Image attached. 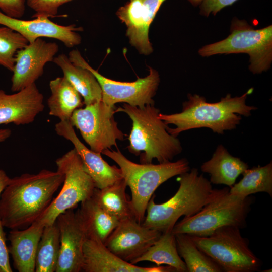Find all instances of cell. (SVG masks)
<instances>
[{"label": "cell", "mask_w": 272, "mask_h": 272, "mask_svg": "<svg viewBox=\"0 0 272 272\" xmlns=\"http://www.w3.org/2000/svg\"><path fill=\"white\" fill-rule=\"evenodd\" d=\"M165 1L129 0L116 12L117 18L126 26V36L129 43L140 54L148 55L153 51L149 40V28Z\"/></svg>", "instance_id": "obj_12"}, {"label": "cell", "mask_w": 272, "mask_h": 272, "mask_svg": "<svg viewBox=\"0 0 272 272\" xmlns=\"http://www.w3.org/2000/svg\"><path fill=\"white\" fill-rule=\"evenodd\" d=\"M44 226L37 221L24 230L11 229L8 239L9 253L19 272H34L37 250Z\"/></svg>", "instance_id": "obj_20"}, {"label": "cell", "mask_w": 272, "mask_h": 272, "mask_svg": "<svg viewBox=\"0 0 272 272\" xmlns=\"http://www.w3.org/2000/svg\"><path fill=\"white\" fill-rule=\"evenodd\" d=\"M0 218V272H12L6 244V237Z\"/></svg>", "instance_id": "obj_34"}, {"label": "cell", "mask_w": 272, "mask_h": 272, "mask_svg": "<svg viewBox=\"0 0 272 272\" xmlns=\"http://www.w3.org/2000/svg\"><path fill=\"white\" fill-rule=\"evenodd\" d=\"M53 62L61 69L63 76L81 95L85 105L102 100L101 88L90 71L73 64L64 54L54 57Z\"/></svg>", "instance_id": "obj_23"}, {"label": "cell", "mask_w": 272, "mask_h": 272, "mask_svg": "<svg viewBox=\"0 0 272 272\" xmlns=\"http://www.w3.org/2000/svg\"><path fill=\"white\" fill-rule=\"evenodd\" d=\"M0 24L19 33L29 43H33L39 38L48 37L60 41L69 48L81 43V37L76 32L83 31L82 27H76L75 24L59 25L47 17H36L25 20L9 17L1 11Z\"/></svg>", "instance_id": "obj_16"}, {"label": "cell", "mask_w": 272, "mask_h": 272, "mask_svg": "<svg viewBox=\"0 0 272 272\" xmlns=\"http://www.w3.org/2000/svg\"><path fill=\"white\" fill-rule=\"evenodd\" d=\"M177 249L188 272H221L222 268L196 245L190 235H175Z\"/></svg>", "instance_id": "obj_28"}, {"label": "cell", "mask_w": 272, "mask_h": 272, "mask_svg": "<svg viewBox=\"0 0 272 272\" xmlns=\"http://www.w3.org/2000/svg\"><path fill=\"white\" fill-rule=\"evenodd\" d=\"M49 87V114L60 121L69 120L73 112L84 105L81 95L64 76L51 80Z\"/></svg>", "instance_id": "obj_24"}, {"label": "cell", "mask_w": 272, "mask_h": 272, "mask_svg": "<svg viewBox=\"0 0 272 272\" xmlns=\"http://www.w3.org/2000/svg\"><path fill=\"white\" fill-rule=\"evenodd\" d=\"M161 234L139 223L134 218H126L119 221L104 244L115 255L130 263L143 254Z\"/></svg>", "instance_id": "obj_13"}, {"label": "cell", "mask_w": 272, "mask_h": 272, "mask_svg": "<svg viewBox=\"0 0 272 272\" xmlns=\"http://www.w3.org/2000/svg\"><path fill=\"white\" fill-rule=\"evenodd\" d=\"M28 43L20 34L0 24V65L12 72L17 52Z\"/></svg>", "instance_id": "obj_30"}, {"label": "cell", "mask_w": 272, "mask_h": 272, "mask_svg": "<svg viewBox=\"0 0 272 272\" xmlns=\"http://www.w3.org/2000/svg\"><path fill=\"white\" fill-rule=\"evenodd\" d=\"M11 130L9 128L0 129V142H3L10 137Z\"/></svg>", "instance_id": "obj_36"}, {"label": "cell", "mask_w": 272, "mask_h": 272, "mask_svg": "<svg viewBox=\"0 0 272 272\" xmlns=\"http://www.w3.org/2000/svg\"><path fill=\"white\" fill-rule=\"evenodd\" d=\"M252 91L251 88L242 95L234 97L228 94L215 103L207 102L203 96L189 94L188 100L183 103L180 112L160 113L159 117L166 124L175 126V128H167V131L175 137L184 131L203 127L223 134L225 130L236 128L240 123L241 115L249 116L251 111L257 109L246 103L248 95Z\"/></svg>", "instance_id": "obj_2"}, {"label": "cell", "mask_w": 272, "mask_h": 272, "mask_svg": "<svg viewBox=\"0 0 272 272\" xmlns=\"http://www.w3.org/2000/svg\"><path fill=\"white\" fill-rule=\"evenodd\" d=\"M64 179L61 172L46 169L11 178L0 196L4 227L20 229L36 221L49 207Z\"/></svg>", "instance_id": "obj_1"}, {"label": "cell", "mask_w": 272, "mask_h": 272, "mask_svg": "<svg viewBox=\"0 0 272 272\" xmlns=\"http://www.w3.org/2000/svg\"><path fill=\"white\" fill-rule=\"evenodd\" d=\"M179 176L177 178L179 188L168 200L156 203L155 196H152L147 207L143 225L162 233L171 232L181 216L194 215L229 189H213L210 181L195 168Z\"/></svg>", "instance_id": "obj_3"}, {"label": "cell", "mask_w": 272, "mask_h": 272, "mask_svg": "<svg viewBox=\"0 0 272 272\" xmlns=\"http://www.w3.org/2000/svg\"><path fill=\"white\" fill-rule=\"evenodd\" d=\"M43 95L35 83L13 94L0 90V124L32 123L44 108Z\"/></svg>", "instance_id": "obj_18"}, {"label": "cell", "mask_w": 272, "mask_h": 272, "mask_svg": "<svg viewBox=\"0 0 272 272\" xmlns=\"http://www.w3.org/2000/svg\"><path fill=\"white\" fill-rule=\"evenodd\" d=\"M101 154L119 167L123 178L131 192V202L136 221L143 222L148 202L157 188L170 178L190 170L185 158L158 164H138L128 159L117 148L106 149Z\"/></svg>", "instance_id": "obj_5"}, {"label": "cell", "mask_w": 272, "mask_h": 272, "mask_svg": "<svg viewBox=\"0 0 272 272\" xmlns=\"http://www.w3.org/2000/svg\"><path fill=\"white\" fill-rule=\"evenodd\" d=\"M68 57L73 64L87 69L94 75L102 89V101L106 104L114 107L117 103H124L139 107L154 104L153 97L160 81L155 69L148 66L149 74L146 77L131 82H120L102 75L88 64L77 49L71 51Z\"/></svg>", "instance_id": "obj_10"}, {"label": "cell", "mask_w": 272, "mask_h": 272, "mask_svg": "<svg viewBox=\"0 0 272 272\" xmlns=\"http://www.w3.org/2000/svg\"><path fill=\"white\" fill-rule=\"evenodd\" d=\"M86 238L104 243L119 220L102 208L91 196L81 202L76 211Z\"/></svg>", "instance_id": "obj_22"}, {"label": "cell", "mask_w": 272, "mask_h": 272, "mask_svg": "<svg viewBox=\"0 0 272 272\" xmlns=\"http://www.w3.org/2000/svg\"><path fill=\"white\" fill-rule=\"evenodd\" d=\"M55 163L57 170L64 174V179L58 195L36 220L44 227L53 224L60 214L90 198L96 188L75 148L57 159Z\"/></svg>", "instance_id": "obj_9"}, {"label": "cell", "mask_w": 272, "mask_h": 272, "mask_svg": "<svg viewBox=\"0 0 272 272\" xmlns=\"http://www.w3.org/2000/svg\"><path fill=\"white\" fill-rule=\"evenodd\" d=\"M25 0H0V10L5 15L20 19L25 9Z\"/></svg>", "instance_id": "obj_32"}, {"label": "cell", "mask_w": 272, "mask_h": 272, "mask_svg": "<svg viewBox=\"0 0 272 272\" xmlns=\"http://www.w3.org/2000/svg\"><path fill=\"white\" fill-rule=\"evenodd\" d=\"M247 168V163L231 155L222 145H218L212 158L201 166V170L210 175L211 183L224 184L230 188Z\"/></svg>", "instance_id": "obj_21"}, {"label": "cell", "mask_w": 272, "mask_h": 272, "mask_svg": "<svg viewBox=\"0 0 272 272\" xmlns=\"http://www.w3.org/2000/svg\"><path fill=\"white\" fill-rule=\"evenodd\" d=\"M252 202L250 197L232 194L229 189L196 214L184 217L175 225L171 232L205 237L224 226L243 228Z\"/></svg>", "instance_id": "obj_7"}, {"label": "cell", "mask_w": 272, "mask_h": 272, "mask_svg": "<svg viewBox=\"0 0 272 272\" xmlns=\"http://www.w3.org/2000/svg\"><path fill=\"white\" fill-rule=\"evenodd\" d=\"M143 261L151 262L157 266L166 264L174 268L176 272H187L186 265L177 249L175 236L171 232L162 233L143 254L130 263L135 264Z\"/></svg>", "instance_id": "obj_26"}, {"label": "cell", "mask_w": 272, "mask_h": 272, "mask_svg": "<svg viewBox=\"0 0 272 272\" xmlns=\"http://www.w3.org/2000/svg\"><path fill=\"white\" fill-rule=\"evenodd\" d=\"M116 108L101 100L76 109L71 116V124L80 131L93 151L101 154L106 149L117 147V141L124 140L125 134L114 118Z\"/></svg>", "instance_id": "obj_11"}, {"label": "cell", "mask_w": 272, "mask_h": 272, "mask_svg": "<svg viewBox=\"0 0 272 272\" xmlns=\"http://www.w3.org/2000/svg\"><path fill=\"white\" fill-rule=\"evenodd\" d=\"M127 186L122 178L103 188H95L92 197L102 208L119 221L135 218L131 201L126 194Z\"/></svg>", "instance_id": "obj_25"}, {"label": "cell", "mask_w": 272, "mask_h": 272, "mask_svg": "<svg viewBox=\"0 0 272 272\" xmlns=\"http://www.w3.org/2000/svg\"><path fill=\"white\" fill-rule=\"evenodd\" d=\"M240 228L224 226L208 236L190 235L196 246L226 272L258 271L261 262L249 247Z\"/></svg>", "instance_id": "obj_8"}, {"label": "cell", "mask_w": 272, "mask_h": 272, "mask_svg": "<svg viewBox=\"0 0 272 272\" xmlns=\"http://www.w3.org/2000/svg\"><path fill=\"white\" fill-rule=\"evenodd\" d=\"M193 6H197L200 5L202 0H188Z\"/></svg>", "instance_id": "obj_37"}, {"label": "cell", "mask_w": 272, "mask_h": 272, "mask_svg": "<svg viewBox=\"0 0 272 272\" xmlns=\"http://www.w3.org/2000/svg\"><path fill=\"white\" fill-rule=\"evenodd\" d=\"M242 179L229 188L230 193L247 197L258 192H266L272 197V162L263 166L247 168Z\"/></svg>", "instance_id": "obj_27"}, {"label": "cell", "mask_w": 272, "mask_h": 272, "mask_svg": "<svg viewBox=\"0 0 272 272\" xmlns=\"http://www.w3.org/2000/svg\"><path fill=\"white\" fill-rule=\"evenodd\" d=\"M74 0H26L27 5L35 13L32 18L54 17L59 8Z\"/></svg>", "instance_id": "obj_31"}, {"label": "cell", "mask_w": 272, "mask_h": 272, "mask_svg": "<svg viewBox=\"0 0 272 272\" xmlns=\"http://www.w3.org/2000/svg\"><path fill=\"white\" fill-rule=\"evenodd\" d=\"M238 0H202L199 6L200 15L208 17L215 15L224 8L230 6Z\"/></svg>", "instance_id": "obj_33"}, {"label": "cell", "mask_w": 272, "mask_h": 272, "mask_svg": "<svg viewBox=\"0 0 272 272\" xmlns=\"http://www.w3.org/2000/svg\"><path fill=\"white\" fill-rule=\"evenodd\" d=\"M82 271L85 272H176L170 266L140 267L123 260L100 240L88 238L83 248Z\"/></svg>", "instance_id": "obj_19"}, {"label": "cell", "mask_w": 272, "mask_h": 272, "mask_svg": "<svg viewBox=\"0 0 272 272\" xmlns=\"http://www.w3.org/2000/svg\"><path fill=\"white\" fill-rule=\"evenodd\" d=\"M74 208L60 214L56 223L60 233V250L55 272H80L86 235Z\"/></svg>", "instance_id": "obj_15"}, {"label": "cell", "mask_w": 272, "mask_h": 272, "mask_svg": "<svg viewBox=\"0 0 272 272\" xmlns=\"http://www.w3.org/2000/svg\"><path fill=\"white\" fill-rule=\"evenodd\" d=\"M55 130L59 136L73 144L96 188H103L123 178L119 168L110 165L102 158L101 153L93 151L82 143L69 120L60 121L55 124Z\"/></svg>", "instance_id": "obj_17"}, {"label": "cell", "mask_w": 272, "mask_h": 272, "mask_svg": "<svg viewBox=\"0 0 272 272\" xmlns=\"http://www.w3.org/2000/svg\"><path fill=\"white\" fill-rule=\"evenodd\" d=\"M58 50L57 43L41 38L19 50L15 55L11 90L17 92L35 83L43 75L45 65L53 61Z\"/></svg>", "instance_id": "obj_14"}, {"label": "cell", "mask_w": 272, "mask_h": 272, "mask_svg": "<svg viewBox=\"0 0 272 272\" xmlns=\"http://www.w3.org/2000/svg\"><path fill=\"white\" fill-rule=\"evenodd\" d=\"M10 180L11 178L7 175L5 171L0 169V196Z\"/></svg>", "instance_id": "obj_35"}, {"label": "cell", "mask_w": 272, "mask_h": 272, "mask_svg": "<svg viewBox=\"0 0 272 272\" xmlns=\"http://www.w3.org/2000/svg\"><path fill=\"white\" fill-rule=\"evenodd\" d=\"M240 53L249 56V69L253 74L268 70L272 61V26L255 29L246 21L234 18L227 38L198 50L203 57Z\"/></svg>", "instance_id": "obj_6"}, {"label": "cell", "mask_w": 272, "mask_h": 272, "mask_svg": "<svg viewBox=\"0 0 272 272\" xmlns=\"http://www.w3.org/2000/svg\"><path fill=\"white\" fill-rule=\"evenodd\" d=\"M60 250V233L55 223L44 227L35 259L36 272H55Z\"/></svg>", "instance_id": "obj_29"}, {"label": "cell", "mask_w": 272, "mask_h": 272, "mask_svg": "<svg viewBox=\"0 0 272 272\" xmlns=\"http://www.w3.org/2000/svg\"><path fill=\"white\" fill-rule=\"evenodd\" d=\"M118 112L126 113L132 121L127 148L140 156L141 163H152L154 159L159 163L171 161L181 153L179 140L167 131L168 126L159 117L160 110L154 104L139 107L124 103L116 109Z\"/></svg>", "instance_id": "obj_4"}]
</instances>
